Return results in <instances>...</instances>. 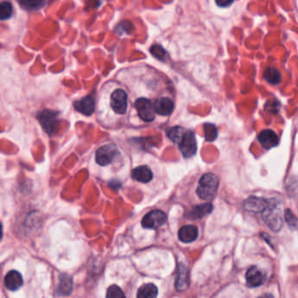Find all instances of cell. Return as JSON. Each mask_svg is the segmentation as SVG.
I'll use <instances>...</instances> for the list:
<instances>
[{
    "instance_id": "5",
    "label": "cell",
    "mask_w": 298,
    "mask_h": 298,
    "mask_svg": "<svg viewBox=\"0 0 298 298\" xmlns=\"http://www.w3.org/2000/svg\"><path fill=\"white\" fill-rule=\"evenodd\" d=\"M58 113L56 111L44 110L38 114L37 118L41 125L48 135H52L56 131V125L58 123Z\"/></svg>"
},
{
    "instance_id": "1",
    "label": "cell",
    "mask_w": 298,
    "mask_h": 298,
    "mask_svg": "<svg viewBox=\"0 0 298 298\" xmlns=\"http://www.w3.org/2000/svg\"><path fill=\"white\" fill-rule=\"evenodd\" d=\"M219 179L214 173L204 174L199 179V186L197 188V194L204 200L213 199L219 187Z\"/></svg>"
},
{
    "instance_id": "17",
    "label": "cell",
    "mask_w": 298,
    "mask_h": 298,
    "mask_svg": "<svg viewBox=\"0 0 298 298\" xmlns=\"http://www.w3.org/2000/svg\"><path fill=\"white\" fill-rule=\"evenodd\" d=\"M214 209V206L211 203H206V204H201L199 206H196L191 209V212L188 214V217L191 220H197V219H201V218L206 216Z\"/></svg>"
},
{
    "instance_id": "21",
    "label": "cell",
    "mask_w": 298,
    "mask_h": 298,
    "mask_svg": "<svg viewBox=\"0 0 298 298\" xmlns=\"http://www.w3.org/2000/svg\"><path fill=\"white\" fill-rule=\"evenodd\" d=\"M18 3L26 11H35L43 7L47 0H18Z\"/></svg>"
},
{
    "instance_id": "4",
    "label": "cell",
    "mask_w": 298,
    "mask_h": 298,
    "mask_svg": "<svg viewBox=\"0 0 298 298\" xmlns=\"http://www.w3.org/2000/svg\"><path fill=\"white\" fill-rule=\"evenodd\" d=\"M135 108L138 113L139 118L144 121H152L155 119L154 104H152L151 100L147 98H138L135 103Z\"/></svg>"
},
{
    "instance_id": "20",
    "label": "cell",
    "mask_w": 298,
    "mask_h": 298,
    "mask_svg": "<svg viewBox=\"0 0 298 298\" xmlns=\"http://www.w3.org/2000/svg\"><path fill=\"white\" fill-rule=\"evenodd\" d=\"M263 77L270 84H279L280 82L282 81V74L278 70L272 66H269L264 71Z\"/></svg>"
},
{
    "instance_id": "7",
    "label": "cell",
    "mask_w": 298,
    "mask_h": 298,
    "mask_svg": "<svg viewBox=\"0 0 298 298\" xmlns=\"http://www.w3.org/2000/svg\"><path fill=\"white\" fill-rule=\"evenodd\" d=\"M111 105L117 114H125L128 107V96L123 89H116L111 94Z\"/></svg>"
},
{
    "instance_id": "10",
    "label": "cell",
    "mask_w": 298,
    "mask_h": 298,
    "mask_svg": "<svg viewBox=\"0 0 298 298\" xmlns=\"http://www.w3.org/2000/svg\"><path fill=\"white\" fill-rule=\"evenodd\" d=\"M74 109L81 114L89 117L95 111V99L92 96H85L84 98L75 102L74 104Z\"/></svg>"
},
{
    "instance_id": "26",
    "label": "cell",
    "mask_w": 298,
    "mask_h": 298,
    "mask_svg": "<svg viewBox=\"0 0 298 298\" xmlns=\"http://www.w3.org/2000/svg\"><path fill=\"white\" fill-rule=\"evenodd\" d=\"M106 297L108 298H124L125 295L121 291V289L117 285H112L109 288Z\"/></svg>"
},
{
    "instance_id": "30",
    "label": "cell",
    "mask_w": 298,
    "mask_h": 298,
    "mask_svg": "<svg viewBox=\"0 0 298 298\" xmlns=\"http://www.w3.org/2000/svg\"><path fill=\"white\" fill-rule=\"evenodd\" d=\"M132 24L131 23H129V21H127V25L124 27H122L121 24L120 25H118V28H117V31H118V33H130V31L132 30Z\"/></svg>"
},
{
    "instance_id": "15",
    "label": "cell",
    "mask_w": 298,
    "mask_h": 298,
    "mask_svg": "<svg viewBox=\"0 0 298 298\" xmlns=\"http://www.w3.org/2000/svg\"><path fill=\"white\" fill-rule=\"evenodd\" d=\"M199 235V231L195 226L187 225L181 228L179 231V238L182 242L190 243L195 240Z\"/></svg>"
},
{
    "instance_id": "16",
    "label": "cell",
    "mask_w": 298,
    "mask_h": 298,
    "mask_svg": "<svg viewBox=\"0 0 298 298\" xmlns=\"http://www.w3.org/2000/svg\"><path fill=\"white\" fill-rule=\"evenodd\" d=\"M131 177L133 179L141 183H148L152 179L153 173L148 166H138L133 170Z\"/></svg>"
},
{
    "instance_id": "23",
    "label": "cell",
    "mask_w": 298,
    "mask_h": 298,
    "mask_svg": "<svg viewBox=\"0 0 298 298\" xmlns=\"http://www.w3.org/2000/svg\"><path fill=\"white\" fill-rule=\"evenodd\" d=\"M186 129L182 128V127H173V128H170L169 129H167V136L169 137L170 140H172L173 143L178 144L179 142V140L181 139V137L183 136L184 132H185Z\"/></svg>"
},
{
    "instance_id": "24",
    "label": "cell",
    "mask_w": 298,
    "mask_h": 298,
    "mask_svg": "<svg viewBox=\"0 0 298 298\" xmlns=\"http://www.w3.org/2000/svg\"><path fill=\"white\" fill-rule=\"evenodd\" d=\"M203 128H204V134H205V138L206 141L213 142L216 139L218 131L217 128L215 127V125L212 123H205Z\"/></svg>"
},
{
    "instance_id": "25",
    "label": "cell",
    "mask_w": 298,
    "mask_h": 298,
    "mask_svg": "<svg viewBox=\"0 0 298 298\" xmlns=\"http://www.w3.org/2000/svg\"><path fill=\"white\" fill-rule=\"evenodd\" d=\"M12 14V5L10 2L4 1L0 4V18L2 20L9 19Z\"/></svg>"
},
{
    "instance_id": "2",
    "label": "cell",
    "mask_w": 298,
    "mask_h": 298,
    "mask_svg": "<svg viewBox=\"0 0 298 298\" xmlns=\"http://www.w3.org/2000/svg\"><path fill=\"white\" fill-rule=\"evenodd\" d=\"M277 201H270L268 207L262 212V219L273 231H279L283 227V214Z\"/></svg>"
},
{
    "instance_id": "31",
    "label": "cell",
    "mask_w": 298,
    "mask_h": 298,
    "mask_svg": "<svg viewBox=\"0 0 298 298\" xmlns=\"http://www.w3.org/2000/svg\"><path fill=\"white\" fill-rule=\"evenodd\" d=\"M235 0H215V3L220 7H229L234 3Z\"/></svg>"
},
{
    "instance_id": "14",
    "label": "cell",
    "mask_w": 298,
    "mask_h": 298,
    "mask_svg": "<svg viewBox=\"0 0 298 298\" xmlns=\"http://www.w3.org/2000/svg\"><path fill=\"white\" fill-rule=\"evenodd\" d=\"M154 109L156 113L161 116H170L174 110V103L173 100L168 97H162L157 100L154 103Z\"/></svg>"
},
{
    "instance_id": "18",
    "label": "cell",
    "mask_w": 298,
    "mask_h": 298,
    "mask_svg": "<svg viewBox=\"0 0 298 298\" xmlns=\"http://www.w3.org/2000/svg\"><path fill=\"white\" fill-rule=\"evenodd\" d=\"M188 287V270L184 265L180 264L179 267L176 288L178 291H183Z\"/></svg>"
},
{
    "instance_id": "12",
    "label": "cell",
    "mask_w": 298,
    "mask_h": 298,
    "mask_svg": "<svg viewBox=\"0 0 298 298\" xmlns=\"http://www.w3.org/2000/svg\"><path fill=\"white\" fill-rule=\"evenodd\" d=\"M269 202L270 201L268 199L253 196V197H249L245 201V208L253 213H260V212L262 213L268 207Z\"/></svg>"
},
{
    "instance_id": "27",
    "label": "cell",
    "mask_w": 298,
    "mask_h": 298,
    "mask_svg": "<svg viewBox=\"0 0 298 298\" xmlns=\"http://www.w3.org/2000/svg\"><path fill=\"white\" fill-rule=\"evenodd\" d=\"M151 53L153 56L159 60H162L166 56V51L165 49L159 45H155L151 48Z\"/></svg>"
},
{
    "instance_id": "29",
    "label": "cell",
    "mask_w": 298,
    "mask_h": 298,
    "mask_svg": "<svg viewBox=\"0 0 298 298\" xmlns=\"http://www.w3.org/2000/svg\"><path fill=\"white\" fill-rule=\"evenodd\" d=\"M285 220H286L288 224L291 228L297 227L298 220H297V218L295 217L294 214L291 213V210H286V212H285Z\"/></svg>"
},
{
    "instance_id": "11",
    "label": "cell",
    "mask_w": 298,
    "mask_h": 298,
    "mask_svg": "<svg viewBox=\"0 0 298 298\" xmlns=\"http://www.w3.org/2000/svg\"><path fill=\"white\" fill-rule=\"evenodd\" d=\"M258 140L261 145L265 149H271L276 147L279 144V137L271 129L262 130L258 136Z\"/></svg>"
},
{
    "instance_id": "3",
    "label": "cell",
    "mask_w": 298,
    "mask_h": 298,
    "mask_svg": "<svg viewBox=\"0 0 298 298\" xmlns=\"http://www.w3.org/2000/svg\"><path fill=\"white\" fill-rule=\"evenodd\" d=\"M178 144L181 153L185 159H189L195 155L197 151V143L194 133L192 131L186 129Z\"/></svg>"
},
{
    "instance_id": "8",
    "label": "cell",
    "mask_w": 298,
    "mask_h": 298,
    "mask_svg": "<svg viewBox=\"0 0 298 298\" xmlns=\"http://www.w3.org/2000/svg\"><path fill=\"white\" fill-rule=\"evenodd\" d=\"M118 155V148L114 144H106L100 147L96 153V159L100 166H106L114 160Z\"/></svg>"
},
{
    "instance_id": "19",
    "label": "cell",
    "mask_w": 298,
    "mask_h": 298,
    "mask_svg": "<svg viewBox=\"0 0 298 298\" xmlns=\"http://www.w3.org/2000/svg\"><path fill=\"white\" fill-rule=\"evenodd\" d=\"M158 296V288L153 284H144L140 287L136 297L138 298H155Z\"/></svg>"
},
{
    "instance_id": "13",
    "label": "cell",
    "mask_w": 298,
    "mask_h": 298,
    "mask_svg": "<svg viewBox=\"0 0 298 298\" xmlns=\"http://www.w3.org/2000/svg\"><path fill=\"white\" fill-rule=\"evenodd\" d=\"M4 285L9 291H15L19 290L23 285L22 276L16 270H11L4 277Z\"/></svg>"
},
{
    "instance_id": "22",
    "label": "cell",
    "mask_w": 298,
    "mask_h": 298,
    "mask_svg": "<svg viewBox=\"0 0 298 298\" xmlns=\"http://www.w3.org/2000/svg\"><path fill=\"white\" fill-rule=\"evenodd\" d=\"M73 284H72V280L69 276L63 275L60 276V282L59 288H58V292L60 294L63 296L69 295L72 291Z\"/></svg>"
},
{
    "instance_id": "9",
    "label": "cell",
    "mask_w": 298,
    "mask_h": 298,
    "mask_svg": "<svg viewBox=\"0 0 298 298\" xmlns=\"http://www.w3.org/2000/svg\"><path fill=\"white\" fill-rule=\"evenodd\" d=\"M265 279V274L255 266L249 268L246 274V282H247V286L251 288L261 286L264 284Z\"/></svg>"
},
{
    "instance_id": "28",
    "label": "cell",
    "mask_w": 298,
    "mask_h": 298,
    "mask_svg": "<svg viewBox=\"0 0 298 298\" xmlns=\"http://www.w3.org/2000/svg\"><path fill=\"white\" fill-rule=\"evenodd\" d=\"M280 106H281V104L277 100H272L267 103L265 109L266 111H269L270 113H277L279 111Z\"/></svg>"
},
{
    "instance_id": "6",
    "label": "cell",
    "mask_w": 298,
    "mask_h": 298,
    "mask_svg": "<svg viewBox=\"0 0 298 298\" xmlns=\"http://www.w3.org/2000/svg\"><path fill=\"white\" fill-rule=\"evenodd\" d=\"M167 220L166 214L160 210L151 211L142 220V226L144 229H158L165 224Z\"/></svg>"
}]
</instances>
